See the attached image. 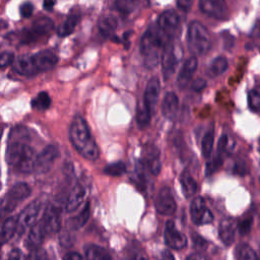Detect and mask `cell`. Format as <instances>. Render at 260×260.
Here are the masks:
<instances>
[{
    "label": "cell",
    "mask_w": 260,
    "mask_h": 260,
    "mask_svg": "<svg viewBox=\"0 0 260 260\" xmlns=\"http://www.w3.org/2000/svg\"><path fill=\"white\" fill-rule=\"evenodd\" d=\"M69 137L73 146L81 157L93 162L99 159V148L91 134L87 121L81 116L74 118L69 129Z\"/></svg>",
    "instance_id": "1"
},
{
    "label": "cell",
    "mask_w": 260,
    "mask_h": 260,
    "mask_svg": "<svg viewBox=\"0 0 260 260\" xmlns=\"http://www.w3.org/2000/svg\"><path fill=\"white\" fill-rule=\"evenodd\" d=\"M166 34L161 29L151 26L144 34L140 43V51L145 58L146 67L152 69L160 60V51L166 44Z\"/></svg>",
    "instance_id": "2"
},
{
    "label": "cell",
    "mask_w": 260,
    "mask_h": 260,
    "mask_svg": "<svg viewBox=\"0 0 260 260\" xmlns=\"http://www.w3.org/2000/svg\"><path fill=\"white\" fill-rule=\"evenodd\" d=\"M188 46L195 55L207 53L211 47V38L207 29L198 21L190 23L188 29Z\"/></svg>",
    "instance_id": "3"
},
{
    "label": "cell",
    "mask_w": 260,
    "mask_h": 260,
    "mask_svg": "<svg viewBox=\"0 0 260 260\" xmlns=\"http://www.w3.org/2000/svg\"><path fill=\"white\" fill-rule=\"evenodd\" d=\"M32 189L27 183L20 182L14 185L2 199L1 206H0L1 211L3 214H9V212L14 211L19 204L30 197Z\"/></svg>",
    "instance_id": "4"
},
{
    "label": "cell",
    "mask_w": 260,
    "mask_h": 260,
    "mask_svg": "<svg viewBox=\"0 0 260 260\" xmlns=\"http://www.w3.org/2000/svg\"><path fill=\"white\" fill-rule=\"evenodd\" d=\"M41 208H42V202L37 199L29 204L20 211V214L17 219L18 230H19L20 233L32 228L34 224L37 223V220L41 212Z\"/></svg>",
    "instance_id": "5"
},
{
    "label": "cell",
    "mask_w": 260,
    "mask_h": 260,
    "mask_svg": "<svg viewBox=\"0 0 260 260\" xmlns=\"http://www.w3.org/2000/svg\"><path fill=\"white\" fill-rule=\"evenodd\" d=\"M177 63H178L177 47L173 40H169L165 44L162 54V66L165 79H169L174 74Z\"/></svg>",
    "instance_id": "6"
},
{
    "label": "cell",
    "mask_w": 260,
    "mask_h": 260,
    "mask_svg": "<svg viewBox=\"0 0 260 260\" xmlns=\"http://www.w3.org/2000/svg\"><path fill=\"white\" fill-rule=\"evenodd\" d=\"M59 156V151L56 147L48 146L46 147L39 155L36 157L34 165V171L38 174L48 173Z\"/></svg>",
    "instance_id": "7"
},
{
    "label": "cell",
    "mask_w": 260,
    "mask_h": 260,
    "mask_svg": "<svg viewBox=\"0 0 260 260\" xmlns=\"http://www.w3.org/2000/svg\"><path fill=\"white\" fill-rule=\"evenodd\" d=\"M41 226L46 236L57 233L61 228V212L55 205H49L41 220Z\"/></svg>",
    "instance_id": "8"
},
{
    "label": "cell",
    "mask_w": 260,
    "mask_h": 260,
    "mask_svg": "<svg viewBox=\"0 0 260 260\" xmlns=\"http://www.w3.org/2000/svg\"><path fill=\"white\" fill-rule=\"evenodd\" d=\"M155 205L159 214L163 216H172L175 214L177 205L169 187H164L161 189L156 197Z\"/></svg>",
    "instance_id": "9"
},
{
    "label": "cell",
    "mask_w": 260,
    "mask_h": 260,
    "mask_svg": "<svg viewBox=\"0 0 260 260\" xmlns=\"http://www.w3.org/2000/svg\"><path fill=\"white\" fill-rule=\"evenodd\" d=\"M190 216L195 224H206L214 221L211 211L205 206L204 198L195 197L190 205Z\"/></svg>",
    "instance_id": "10"
},
{
    "label": "cell",
    "mask_w": 260,
    "mask_h": 260,
    "mask_svg": "<svg viewBox=\"0 0 260 260\" xmlns=\"http://www.w3.org/2000/svg\"><path fill=\"white\" fill-rule=\"evenodd\" d=\"M199 7L205 15L219 19H223L228 15L226 0H199Z\"/></svg>",
    "instance_id": "11"
},
{
    "label": "cell",
    "mask_w": 260,
    "mask_h": 260,
    "mask_svg": "<svg viewBox=\"0 0 260 260\" xmlns=\"http://www.w3.org/2000/svg\"><path fill=\"white\" fill-rule=\"evenodd\" d=\"M165 242L174 250H182L187 246L186 236L176 229L173 222L166 223L165 230Z\"/></svg>",
    "instance_id": "12"
},
{
    "label": "cell",
    "mask_w": 260,
    "mask_h": 260,
    "mask_svg": "<svg viewBox=\"0 0 260 260\" xmlns=\"http://www.w3.org/2000/svg\"><path fill=\"white\" fill-rule=\"evenodd\" d=\"M32 59L38 73L48 72V70L54 68L58 62L57 56L49 50H43L32 55Z\"/></svg>",
    "instance_id": "13"
},
{
    "label": "cell",
    "mask_w": 260,
    "mask_h": 260,
    "mask_svg": "<svg viewBox=\"0 0 260 260\" xmlns=\"http://www.w3.org/2000/svg\"><path fill=\"white\" fill-rule=\"evenodd\" d=\"M87 197V189L86 187L82 185L81 183H76L74 188L70 191L66 204H65V210L67 212H74L77 208L81 206V204H84Z\"/></svg>",
    "instance_id": "14"
},
{
    "label": "cell",
    "mask_w": 260,
    "mask_h": 260,
    "mask_svg": "<svg viewBox=\"0 0 260 260\" xmlns=\"http://www.w3.org/2000/svg\"><path fill=\"white\" fill-rule=\"evenodd\" d=\"M197 65L198 61L196 57H190L185 61L178 74V78H177V82H178L180 89H185L189 85V82H190L193 74L196 72Z\"/></svg>",
    "instance_id": "15"
},
{
    "label": "cell",
    "mask_w": 260,
    "mask_h": 260,
    "mask_svg": "<svg viewBox=\"0 0 260 260\" xmlns=\"http://www.w3.org/2000/svg\"><path fill=\"white\" fill-rule=\"evenodd\" d=\"M160 80L158 77H152L149 82L146 88L145 96H144V102L148 106V108L152 111L157 106V103L159 101L160 97Z\"/></svg>",
    "instance_id": "16"
},
{
    "label": "cell",
    "mask_w": 260,
    "mask_h": 260,
    "mask_svg": "<svg viewBox=\"0 0 260 260\" xmlns=\"http://www.w3.org/2000/svg\"><path fill=\"white\" fill-rule=\"evenodd\" d=\"M179 17L175 11L173 10H167L164 11V13L159 17L158 19V25L159 28L165 33H173L179 26Z\"/></svg>",
    "instance_id": "17"
},
{
    "label": "cell",
    "mask_w": 260,
    "mask_h": 260,
    "mask_svg": "<svg viewBox=\"0 0 260 260\" xmlns=\"http://www.w3.org/2000/svg\"><path fill=\"white\" fill-rule=\"evenodd\" d=\"M145 165L152 175H159L161 172L160 150L153 146L148 147L145 151Z\"/></svg>",
    "instance_id": "18"
},
{
    "label": "cell",
    "mask_w": 260,
    "mask_h": 260,
    "mask_svg": "<svg viewBox=\"0 0 260 260\" xmlns=\"http://www.w3.org/2000/svg\"><path fill=\"white\" fill-rule=\"evenodd\" d=\"M179 109V99L177 94L173 92L168 93L165 96L163 103H162V113L163 115L172 120L176 117L177 112Z\"/></svg>",
    "instance_id": "19"
},
{
    "label": "cell",
    "mask_w": 260,
    "mask_h": 260,
    "mask_svg": "<svg viewBox=\"0 0 260 260\" xmlns=\"http://www.w3.org/2000/svg\"><path fill=\"white\" fill-rule=\"evenodd\" d=\"M14 68L19 74L25 76H33L38 74V70L35 67V64L33 62L32 55H25L17 59V61H15Z\"/></svg>",
    "instance_id": "20"
},
{
    "label": "cell",
    "mask_w": 260,
    "mask_h": 260,
    "mask_svg": "<svg viewBox=\"0 0 260 260\" xmlns=\"http://www.w3.org/2000/svg\"><path fill=\"white\" fill-rule=\"evenodd\" d=\"M235 231H236V223L231 219H224L220 223L219 226V235L222 242L230 246L233 244L235 240Z\"/></svg>",
    "instance_id": "21"
},
{
    "label": "cell",
    "mask_w": 260,
    "mask_h": 260,
    "mask_svg": "<svg viewBox=\"0 0 260 260\" xmlns=\"http://www.w3.org/2000/svg\"><path fill=\"white\" fill-rule=\"evenodd\" d=\"M45 237L46 235L41 226V223L37 222L32 228H30V232L27 238V245L33 250L39 249V247L44 241Z\"/></svg>",
    "instance_id": "22"
},
{
    "label": "cell",
    "mask_w": 260,
    "mask_h": 260,
    "mask_svg": "<svg viewBox=\"0 0 260 260\" xmlns=\"http://www.w3.org/2000/svg\"><path fill=\"white\" fill-rule=\"evenodd\" d=\"M18 231V222L15 218H8L4 221L1 229H0V244L3 245L14 238Z\"/></svg>",
    "instance_id": "23"
},
{
    "label": "cell",
    "mask_w": 260,
    "mask_h": 260,
    "mask_svg": "<svg viewBox=\"0 0 260 260\" xmlns=\"http://www.w3.org/2000/svg\"><path fill=\"white\" fill-rule=\"evenodd\" d=\"M98 28L103 37L111 38L116 31L117 20L112 16H104L98 21Z\"/></svg>",
    "instance_id": "24"
},
{
    "label": "cell",
    "mask_w": 260,
    "mask_h": 260,
    "mask_svg": "<svg viewBox=\"0 0 260 260\" xmlns=\"http://www.w3.org/2000/svg\"><path fill=\"white\" fill-rule=\"evenodd\" d=\"M32 29L36 32L40 37H44L49 35L54 30V23L49 18L42 17L33 22Z\"/></svg>",
    "instance_id": "25"
},
{
    "label": "cell",
    "mask_w": 260,
    "mask_h": 260,
    "mask_svg": "<svg viewBox=\"0 0 260 260\" xmlns=\"http://www.w3.org/2000/svg\"><path fill=\"white\" fill-rule=\"evenodd\" d=\"M79 19L80 18L78 15H70L69 17H67L66 19L57 29L58 36L60 37L69 36V35L74 31L76 25L79 21Z\"/></svg>",
    "instance_id": "26"
},
{
    "label": "cell",
    "mask_w": 260,
    "mask_h": 260,
    "mask_svg": "<svg viewBox=\"0 0 260 260\" xmlns=\"http://www.w3.org/2000/svg\"><path fill=\"white\" fill-rule=\"evenodd\" d=\"M180 182L182 185V190L186 197H191L197 192V183L193 179V177L187 171H184L181 175Z\"/></svg>",
    "instance_id": "27"
},
{
    "label": "cell",
    "mask_w": 260,
    "mask_h": 260,
    "mask_svg": "<svg viewBox=\"0 0 260 260\" xmlns=\"http://www.w3.org/2000/svg\"><path fill=\"white\" fill-rule=\"evenodd\" d=\"M87 260H112L108 251L97 245H89L86 248Z\"/></svg>",
    "instance_id": "28"
},
{
    "label": "cell",
    "mask_w": 260,
    "mask_h": 260,
    "mask_svg": "<svg viewBox=\"0 0 260 260\" xmlns=\"http://www.w3.org/2000/svg\"><path fill=\"white\" fill-rule=\"evenodd\" d=\"M151 118V111L148 108V106L145 104V102H139L137 105L136 110V122L139 127L145 128L147 127Z\"/></svg>",
    "instance_id": "29"
},
{
    "label": "cell",
    "mask_w": 260,
    "mask_h": 260,
    "mask_svg": "<svg viewBox=\"0 0 260 260\" xmlns=\"http://www.w3.org/2000/svg\"><path fill=\"white\" fill-rule=\"evenodd\" d=\"M51 106L50 96L46 92L39 93L38 96L33 99L32 107L38 111H45Z\"/></svg>",
    "instance_id": "30"
},
{
    "label": "cell",
    "mask_w": 260,
    "mask_h": 260,
    "mask_svg": "<svg viewBox=\"0 0 260 260\" xmlns=\"http://www.w3.org/2000/svg\"><path fill=\"white\" fill-rule=\"evenodd\" d=\"M228 60L226 57L223 56H219L217 57L214 61L211 62L210 66H209V72L212 75L218 76L223 74L226 70L228 69Z\"/></svg>",
    "instance_id": "31"
},
{
    "label": "cell",
    "mask_w": 260,
    "mask_h": 260,
    "mask_svg": "<svg viewBox=\"0 0 260 260\" xmlns=\"http://www.w3.org/2000/svg\"><path fill=\"white\" fill-rule=\"evenodd\" d=\"M138 4V0H116L115 7L122 15H130L133 13Z\"/></svg>",
    "instance_id": "32"
},
{
    "label": "cell",
    "mask_w": 260,
    "mask_h": 260,
    "mask_svg": "<svg viewBox=\"0 0 260 260\" xmlns=\"http://www.w3.org/2000/svg\"><path fill=\"white\" fill-rule=\"evenodd\" d=\"M90 215H91V208H90V204L87 203V204L84 206V208L81 209V211L79 212V214L74 218L72 220V223H73V227L74 229H80L85 226V224L87 223V222L89 221L90 219Z\"/></svg>",
    "instance_id": "33"
},
{
    "label": "cell",
    "mask_w": 260,
    "mask_h": 260,
    "mask_svg": "<svg viewBox=\"0 0 260 260\" xmlns=\"http://www.w3.org/2000/svg\"><path fill=\"white\" fill-rule=\"evenodd\" d=\"M215 143V134L212 130H209L205 133V135L203 138L202 143V152L204 158H208L212 151V148H214Z\"/></svg>",
    "instance_id": "34"
},
{
    "label": "cell",
    "mask_w": 260,
    "mask_h": 260,
    "mask_svg": "<svg viewBox=\"0 0 260 260\" xmlns=\"http://www.w3.org/2000/svg\"><path fill=\"white\" fill-rule=\"evenodd\" d=\"M126 172V165L122 162H117L108 165L107 167H105L104 173L107 174L109 176L117 177V176H121Z\"/></svg>",
    "instance_id": "35"
},
{
    "label": "cell",
    "mask_w": 260,
    "mask_h": 260,
    "mask_svg": "<svg viewBox=\"0 0 260 260\" xmlns=\"http://www.w3.org/2000/svg\"><path fill=\"white\" fill-rule=\"evenodd\" d=\"M248 102H249V107L253 111L260 110V86L250 91L248 94Z\"/></svg>",
    "instance_id": "36"
},
{
    "label": "cell",
    "mask_w": 260,
    "mask_h": 260,
    "mask_svg": "<svg viewBox=\"0 0 260 260\" xmlns=\"http://www.w3.org/2000/svg\"><path fill=\"white\" fill-rule=\"evenodd\" d=\"M39 39H40V36L32 28L23 30L21 37H20V41L22 44H32V43L37 42Z\"/></svg>",
    "instance_id": "37"
},
{
    "label": "cell",
    "mask_w": 260,
    "mask_h": 260,
    "mask_svg": "<svg viewBox=\"0 0 260 260\" xmlns=\"http://www.w3.org/2000/svg\"><path fill=\"white\" fill-rule=\"evenodd\" d=\"M252 224H253V217L252 216H247V217L243 218L238 223L239 233L242 236L249 234L251 231V228H252Z\"/></svg>",
    "instance_id": "38"
},
{
    "label": "cell",
    "mask_w": 260,
    "mask_h": 260,
    "mask_svg": "<svg viewBox=\"0 0 260 260\" xmlns=\"http://www.w3.org/2000/svg\"><path fill=\"white\" fill-rule=\"evenodd\" d=\"M240 260H257V254L250 246L242 245L239 252Z\"/></svg>",
    "instance_id": "39"
},
{
    "label": "cell",
    "mask_w": 260,
    "mask_h": 260,
    "mask_svg": "<svg viewBox=\"0 0 260 260\" xmlns=\"http://www.w3.org/2000/svg\"><path fill=\"white\" fill-rule=\"evenodd\" d=\"M231 139L227 134H223L219 140L218 144V155L222 157V153H224L227 151H230L229 149H232L233 147H230Z\"/></svg>",
    "instance_id": "40"
},
{
    "label": "cell",
    "mask_w": 260,
    "mask_h": 260,
    "mask_svg": "<svg viewBox=\"0 0 260 260\" xmlns=\"http://www.w3.org/2000/svg\"><path fill=\"white\" fill-rule=\"evenodd\" d=\"M222 165H223V158L218 155L215 159H212L206 164V175L209 176L211 174H214L217 170L221 168Z\"/></svg>",
    "instance_id": "41"
},
{
    "label": "cell",
    "mask_w": 260,
    "mask_h": 260,
    "mask_svg": "<svg viewBox=\"0 0 260 260\" xmlns=\"http://www.w3.org/2000/svg\"><path fill=\"white\" fill-rule=\"evenodd\" d=\"M15 62V55L11 52H3L0 54V69L5 68Z\"/></svg>",
    "instance_id": "42"
},
{
    "label": "cell",
    "mask_w": 260,
    "mask_h": 260,
    "mask_svg": "<svg viewBox=\"0 0 260 260\" xmlns=\"http://www.w3.org/2000/svg\"><path fill=\"white\" fill-rule=\"evenodd\" d=\"M29 260H54V259H51L50 256L48 255V253L45 252L44 250L36 249V250L33 251Z\"/></svg>",
    "instance_id": "43"
},
{
    "label": "cell",
    "mask_w": 260,
    "mask_h": 260,
    "mask_svg": "<svg viewBox=\"0 0 260 260\" xmlns=\"http://www.w3.org/2000/svg\"><path fill=\"white\" fill-rule=\"evenodd\" d=\"M33 11H34V5L31 2L22 3L19 7V13L23 18H30L33 15Z\"/></svg>",
    "instance_id": "44"
},
{
    "label": "cell",
    "mask_w": 260,
    "mask_h": 260,
    "mask_svg": "<svg viewBox=\"0 0 260 260\" xmlns=\"http://www.w3.org/2000/svg\"><path fill=\"white\" fill-rule=\"evenodd\" d=\"M206 87V81L204 78H197L191 84V89L194 92H202Z\"/></svg>",
    "instance_id": "45"
},
{
    "label": "cell",
    "mask_w": 260,
    "mask_h": 260,
    "mask_svg": "<svg viewBox=\"0 0 260 260\" xmlns=\"http://www.w3.org/2000/svg\"><path fill=\"white\" fill-rule=\"evenodd\" d=\"M194 0H177V3H178V6L180 9L183 11H189L193 4Z\"/></svg>",
    "instance_id": "46"
},
{
    "label": "cell",
    "mask_w": 260,
    "mask_h": 260,
    "mask_svg": "<svg viewBox=\"0 0 260 260\" xmlns=\"http://www.w3.org/2000/svg\"><path fill=\"white\" fill-rule=\"evenodd\" d=\"M234 172L237 173L239 175H244L247 173V168H246V165L244 163H237L235 166Z\"/></svg>",
    "instance_id": "47"
},
{
    "label": "cell",
    "mask_w": 260,
    "mask_h": 260,
    "mask_svg": "<svg viewBox=\"0 0 260 260\" xmlns=\"http://www.w3.org/2000/svg\"><path fill=\"white\" fill-rule=\"evenodd\" d=\"M63 260H82V257L77 252H69L63 256Z\"/></svg>",
    "instance_id": "48"
},
{
    "label": "cell",
    "mask_w": 260,
    "mask_h": 260,
    "mask_svg": "<svg viewBox=\"0 0 260 260\" xmlns=\"http://www.w3.org/2000/svg\"><path fill=\"white\" fill-rule=\"evenodd\" d=\"M7 260H21V252L19 249H14L9 253Z\"/></svg>",
    "instance_id": "49"
},
{
    "label": "cell",
    "mask_w": 260,
    "mask_h": 260,
    "mask_svg": "<svg viewBox=\"0 0 260 260\" xmlns=\"http://www.w3.org/2000/svg\"><path fill=\"white\" fill-rule=\"evenodd\" d=\"M130 259L131 260H149L148 256L144 252H134Z\"/></svg>",
    "instance_id": "50"
},
{
    "label": "cell",
    "mask_w": 260,
    "mask_h": 260,
    "mask_svg": "<svg viewBox=\"0 0 260 260\" xmlns=\"http://www.w3.org/2000/svg\"><path fill=\"white\" fill-rule=\"evenodd\" d=\"M44 8L46 10H52L55 5V0H44Z\"/></svg>",
    "instance_id": "51"
},
{
    "label": "cell",
    "mask_w": 260,
    "mask_h": 260,
    "mask_svg": "<svg viewBox=\"0 0 260 260\" xmlns=\"http://www.w3.org/2000/svg\"><path fill=\"white\" fill-rule=\"evenodd\" d=\"M186 260H206V258L200 253H194L191 256H189Z\"/></svg>",
    "instance_id": "52"
},
{
    "label": "cell",
    "mask_w": 260,
    "mask_h": 260,
    "mask_svg": "<svg viewBox=\"0 0 260 260\" xmlns=\"http://www.w3.org/2000/svg\"><path fill=\"white\" fill-rule=\"evenodd\" d=\"M162 257H163V260H175L174 255H173L172 252L169 251V250H165V251L163 252Z\"/></svg>",
    "instance_id": "53"
},
{
    "label": "cell",
    "mask_w": 260,
    "mask_h": 260,
    "mask_svg": "<svg viewBox=\"0 0 260 260\" xmlns=\"http://www.w3.org/2000/svg\"><path fill=\"white\" fill-rule=\"evenodd\" d=\"M1 136H2V129H0V139H1Z\"/></svg>",
    "instance_id": "54"
},
{
    "label": "cell",
    "mask_w": 260,
    "mask_h": 260,
    "mask_svg": "<svg viewBox=\"0 0 260 260\" xmlns=\"http://www.w3.org/2000/svg\"><path fill=\"white\" fill-rule=\"evenodd\" d=\"M257 260H260V255H259V256H257Z\"/></svg>",
    "instance_id": "55"
},
{
    "label": "cell",
    "mask_w": 260,
    "mask_h": 260,
    "mask_svg": "<svg viewBox=\"0 0 260 260\" xmlns=\"http://www.w3.org/2000/svg\"><path fill=\"white\" fill-rule=\"evenodd\" d=\"M1 246H2V245H1V244H0V250H1Z\"/></svg>",
    "instance_id": "56"
},
{
    "label": "cell",
    "mask_w": 260,
    "mask_h": 260,
    "mask_svg": "<svg viewBox=\"0 0 260 260\" xmlns=\"http://www.w3.org/2000/svg\"><path fill=\"white\" fill-rule=\"evenodd\" d=\"M259 180H260V177H259Z\"/></svg>",
    "instance_id": "57"
},
{
    "label": "cell",
    "mask_w": 260,
    "mask_h": 260,
    "mask_svg": "<svg viewBox=\"0 0 260 260\" xmlns=\"http://www.w3.org/2000/svg\"><path fill=\"white\" fill-rule=\"evenodd\" d=\"M0 260H1V259H0ZM6 260H7V259H6Z\"/></svg>",
    "instance_id": "58"
}]
</instances>
